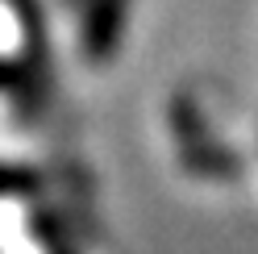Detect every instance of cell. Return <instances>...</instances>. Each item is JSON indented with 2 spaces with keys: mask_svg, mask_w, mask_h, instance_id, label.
I'll list each match as a JSON object with an SVG mask.
<instances>
[{
  "mask_svg": "<svg viewBox=\"0 0 258 254\" xmlns=\"http://www.w3.org/2000/svg\"><path fill=\"white\" fill-rule=\"evenodd\" d=\"M13 187H21V175H9V171H0V192H13Z\"/></svg>",
  "mask_w": 258,
  "mask_h": 254,
  "instance_id": "6da1fadb",
  "label": "cell"
}]
</instances>
